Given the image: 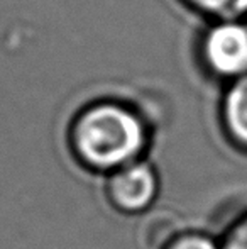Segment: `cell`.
Instances as JSON below:
<instances>
[{
    "label": "cell",
    "mask_w": 247,
    "mask_h": 249,
    "mask_svg": "<svg viewBox=\"0 0 247 249\" xmlns=\"http://www.w3.org/2000/svg\"><path fill=\"white\" fill-rule=\"evenodd\" d=\"M149 132L131 107L99 102L82 108L68 129V149L82 170L109 175L148 156Z\"/></svg>",
    "instance_id": "obj_1"
},
{
    "label": "cell",
    "mask_w": 247,
    "mask_h": 249,
    "mask_svg": "<svg viewBox=\"0 0 247 249\" xmlns=\"http://www.w3.org/2000/svg\"><path fill=\"white\" fill-rule=\"evenodd\" d=\"M105 194L117 212L137 217L149 212L163 197V177L148 156L105 175Z\"/></svg>",
    "instance_id": "obj_2"
},
{
    "label": "cell",
    "mask_w": 247,
    "mask_h": 249,
    "mask_svg": "<svg viewBox=\"0 0 247 249\" xmlns=\"http://www.w3.org/2000/svg\"><path fill=\"white\" fill-rule=\"evenodd\" d=\"M201 54L207 68L224 80L247 75V20H217L201 39Z\"/></svg>",
    "instance_id": "obj_3"
},
{
    "label": "cell",
    "mask_w": 247,
    "mask_h": 249,
    "mask_svg": "<svg viewBox=\"0 0 247 249\" xmlns=\"http://www.w3.org/2000/svg\"><path fill=\"white\" fill-rule=\"evenodd\" d=\"M222 122L232 146L247 154V75L231 83L224 97Z\"/></svg>",
    "instance_id": "obj_4"
},
{
    "label": "cell",
    "mask_w": 247,
    "mask_h": 249,
    "mask_svg": "<svg viewBox=\"0 0 247 249\" xmlns=\"http://www.w3.org/2000/svg\"><path fill=\"white\" fill-rule=\"evenodd\" d=\"M191 7L217 20L244 19L247 14V0H188Z\"/></svg>",
    "instance_id": "obj_5"
},
{
    "label": "cell",
    "mask_w": 247,
    "mask_h": 249,
    "mask_svg": "<svg viewBox=\"0 0 247 249\" xmlns=\"http://www.w3.org/2000/svg\"><path fill=\"white\" fill-rule=\"evenodd\" d=\"M165 249H220L218 237L198 229H186L180 232Z\"/></svg>",
    "instance_id": "obj_6"
},
{
    "label": "cell",
    "mask_w": 247,
    "mask_h": 249,
    "mask_svg": "<svg viewBox=\"0 0 247 249\" xmlns=\"http://www.w3.org/2000/svg\"><path fill=\"white\" fill-rule=\"evenodd\" d=\"M220 249H247V210L232 220L218 236Z\"/></svg>",
    "instance_id": "obj_7"
}]
</instances>
